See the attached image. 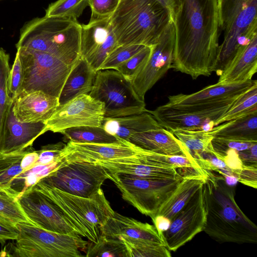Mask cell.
Returning <instances> with one entry per match:
<instances>
[{"instance_id":"6da1fadb","label":"cell","mask_w":257,"mask_h":257,"mask_svg":"<svg viewBox=\"0 0 257 257\" xmlns=\"http://www.w3.org/2000/svg\"><path fill=\"white\" fill-rule=\"evenodd\" d=\"M171 68L193 79L214 71L219 47L217 0H176Z\"/></svg>"},{"instance_id":"7a4b0ae2","label":"cell","mask_w":257,"mask_h":257,"mask_svg":"<svg viewBox=\"0 0 257 257\" xmlns=\"http://www.w3.org/2000/svg\"><path fill=\"white\" fill-rule=\"evenodd\" d=\"M206 171L203 191L206 220L203 231L220 243H256L257 227L237 205L233 187L222 176Z\"/></svg>"},{"instance_id":"3957f363","label":"cell","mask_w":257,"mask_h":257,"mask_svg":"<svg viewBox=\"0 0 257 257\" xmlns=\"http://www.w3.org/2000/svg\"><path fill=\"white\" fill-rule=\"evenodd\" d=\"M81 25L77 20L61 17H37L20 29L17 49L25 47L48 53L74 66L81 58Z\"/></svg>"},{"instance_id":"277c9868","label":"cell","mask_w":257,"mask_h":257,"mask_svg":"<svg viewBox=\"0 0 257 257\" xmlns=\"http://www.w3.org/2000/svg\"><path fill=\"white\" fill-rule=\"evenodd\" d=\"M110 22L118 45L152 46L171 21L156 0H119Z\"/></svg>"},{"instance_id":"5b68a950","label":"cell","mask_w":257,"mask_h":257,"mask_svg":"<svg viewBox=\"0 0 257 257\" xmlns=\"http://www.w3.org/2000/svg\"><path fill=\"white\" fill-rule=\"evenodd\" d=\"M219 45L214 71L220 75L236 54L257 36V0H217Z\"/></svg>"},{"instance_id":"8992f818","label":"cell","mask_w":257,"mask_h":257,"mask_svg":"<svg viewBox=\"0 0 257 257\" xmlns=\"http://www.w3.org/2000/svg\"><path fill=\"white\" fill-rule=\"evenodd\" d=\"M33 187L56 204L80 236L93 243L98 242L102 226L114 212L101 188L91 197H83L40 182Z\"/></svg>"},{"instance_id":"52a82bcc","label":"cell","mask_w":257,"mask_h":257,"mask_svg":"<svg viewBox=\"0 0 257 257\" xmlns=\"http://www.w3.org/2000/svg\"><path fill=\"white\" fill-rule=\"evenodd\" d=\"M16 226L19 234L11 246L10 256L81 257L80 250H86L88 244L80 235L52 232L26 223Z\"/></svg>"},{"instance_id":"ba28073f","label":"cell","mask_w":257,"mask_h":257,"mask_svg":"<svg viewBox=\"0 0 257 257\" xmlns=\"http://www.w3.org/2000/svg\"><path fill=\"white\" fill-rule=\"evenodd\" d=\"M17 49L23 69L21 91L41 90L59 98L74 66L48 53L25 47Z\"/></svg>"},{"instance_id":"9c48e42d","label":"cell","mask_w":257,"mask_h":257,"mask_svg":"<svg viewBox=\"0 0 257 257\" xmlns=\"http://www.w3.org/2000/svg\"><path fill=\"white\" fill-rule=\"evenodd\" d=\"M89 95L104 104V117H118L148 111L145 100L135 91L131 81L114 69L97 71Z\"/></svg>"},{"instance_id":"30bf717a","label":"cell","mask_w":257,"mask_h":257,"mask_svg":"<svg viewBox=\"0 0 257 257\" xmlns=\"http://www.w3.org/2000/svg\"><path fill=\"white\" fill-rule=\"evenodd\" d=\"M182 179L181 176L175 179L154 180L112 173L109 178L119 189L124 200L151 218Z\"/></svg>"},{"instance_id":"8fae6325","label":"cell","mask_w":257,"mask_h":257,"mask_svg":"<svg viewBox=\"0 0 257 257\" xmlns=\"http://www.w3.org/2000/svg\"><path fill=\"white\" fill-rule=\"evenodd\" d=\"M110 176V172L100 165L72 162L61 165L39 182L73 195L91 197Z\"/></svg>"},{"instance_id":"7c38bea8","label":"cell","mask_w":257,"mask_h":257,"mask_svg":"<svg viewBox=\"0 0 257 257\" xmlns=\"http://www.w3.org/2000/svg\"><path fill=\"white\" fill-rule=\"evenodd\" d=\"M256 83L252 79L238 83H216L193 93L170 95L166 104L190 111L217 109L233 103Z\"/></svg>"},{"instance_id":"4fadbf2b","label":"cell","mask_w":257,"mask_h":257,"mask_svg":"<svg viewBox=\"0 0 257 257\" xmlns=\"http://www.w3.org/2000/svg\"><path fill=\"white\" fill-rule=\"evenodd\" d=\"M104 118L103 103L81 94L57 107L45 122L46 131L61 133L73 127L102 126Z\"/></svg>"},{"instance_id":"5bb4252c","label":"cell","mask_w":257,"mask_h":257,"mask_svg":"<svg viewBox=\"0 0 257 257\" xmlns=\"http://www.w3.org/2000/svg\"><path fill=\"white\" fill-rule=\"evenodd\" d=\"M175 40L174 23L169 22L153 46L146 64L132 82L135 91L143 99L147 92L171 69Z\"/></svg>"},{"instance_id":"9a60e30c","label":"cell","mask_w":257,"mask_h":257,"mask_svg":"<svg viewBox=\"0 0 257 257\" xmlns=\"http://www.w3.org/2000/svg\"><path fill=\"white\" fill-rule=\"evenodd\" d=\"M206 220L202 185L163 232L166 247L170 251H176L203 230Z\"/></svg>"},{"instance_id":"2e32d148","label":"cell","mask_w":257,"mask_h":257,"mask_svg":"<svg viewBox=\"0 0 257 257\" xmlns=\"http://www.w3.org/2000/svg\"><path fill=\"white\" fill-rule=\"evenodd\" d=\"M145 150L120 138L118 142L109 144L69 141L61 151L60 158L61 165L72 162L94 163L140 155Z\"/></svg>"},{"instance_id":"e0dca14e","label":"cell","mask_w":257,"mask_h":257,"mask_svg":"<svg viewBox=\"0 0 257 257\" xmlns=\"http://www.w3.org/2000/svg\"><path fill=\"white\" fill-rule=\"evenodd\" d=\"M19 202L26 215L37 226L52 232L80 235L56 204L34 187L21 194Z\"/></svg>"},{"instance_id":"ac0fdd59","label":"cell","mask_w":257,"mask_h":257,"mask_svg":"<svg viewBox=\"0 0 257 257\" xmlns=\"http://www.w3.org/2000/svg\"><path fill=\"white\" fill-rule=\"evenodd\" d=\"M118 45L110 18L90 20L81 25V56L97 72L109 54Z\"/></svg>"},{"instance_id":"d6986e66","label":"cell","mask_w":257,"mask_h":257,"mask_svg":"<svg viewBox=\"0 0 257 257\" xmlns=\"http://www.w3.org/2000/svg\"><path fill=\"white\" fill-rule=\"evenodd\" d=\"M232 104L219 109L203 111H186L165 104L148 111L161 126L170 132L180 130L207 131L214 126V122Z\"/></svg>"},{"instance_id":"ffe728a7","label":"cell","mask_w":257,"mask_h":257,"mask_svg":"<svg viewBox=\"0 0 257 257\" xmlns=\"http://www.w3.org/2000/svg\"><path fill=\"white\" fill-rule=\"evenodd\" d=\"M13 100V114L24 123H45L59 105V98L41 90L22 91Z\"/></svg>"},{"instance_id":"44dd1931","label":"cell","mask_w":257,"mask_h":257,"mask_svg":"<svg viewBox=\"0 0 257 257\" xmlns=\"http://www.w3.org/2000/svg\"><path fill=\"white\" fill-rule=\"evenodd\" d=\"M146 151L145 150L142 154L138 156L94 163L101 165L112 173L128 174L145 179L164 180L181 176L175 167L148 163L144 157Z\"/></svg>"},{"instance_id":"7402d4cb","label":"cell","mask_w":257,"mask_h":257,"mask_svg":"<svg viewBox=\"0 0 257 257\" xmlns=\"http://www.w3.org/2000/svg\"><path fill=\"white\" fill-rule=\"evenodd\" d=\"M101 233L102 236L107 238L127 237L166 246L164 237L159 234L154 225L139 221L115 212L102 226Z\"/></svg>"},{"instance_id":"603a6c76","label":"cell","mask_w":257,"mask_h":257,"mask_svg":"<svg viewBox=\"0 0 257 257\" xmlns=\"http://www.w3.org/2000/svg\"><path fill=\"white\" fill-rule=\"evenodd\" d=\"M128 141L142 149L158 154L192 156L171 132L162 127L135 134Z\"/></svg>"},{"instance_id":"cb8c5ba5","label":"cell","mask_w":257,"mask_h":257,"mask_svg":"<svg viewBox=\"0 0 257 257\" xmlns=\"http://www.w3.org/2000/svg\"><path fill=\"white\" fill-rule=\"evenodd\" d=\"M257 71V36L234 56L219 75L218 83H232L252 79Z\"/></svg>"},{"instance_id":"d4e9b609","label":"cell","mask_w":257,"mask_h":257,"mask_svg":"<svg viewBox=\"0 0 257 257\" xmlns=\"http://www.w3.org/2000/svg\"><path fill=\"white\" fill-rule=\"evenodd\" d=\"M46 132L45 123L19 122L13 114L12 109L7 122V136L1 154L18 152L32 146L34 142Z\"/></svg>"},{"instance_id":"484cf974","label":"cell","mask_w":257,"mask_h":257,"mask_svg":"<svg viewBox=\"0 0 257 257\" xmlns=\"http://www.w3.org/2000/svg\"><path fill=\"white\" fill-rule=\"evenodd\" d=\"M102 126L111 135L127 141L135 134L162 127L148 111L122 117H104Z\"/></svg>"},{"instance_id":"4316f807","label":"cell","mask_w":257,"mask_h":257,"mask_svg":"<svg viewBox=\"0 0 257 257\" xmlns=\"http://www.w3.org/2000/svg\"><path fill=\"white\" fill-rule=\"evenodd\" d=\"M206 171L203 173H196L183 177L178 187L161 205L156 215H161L171 221L182 209L196 192L203 185Z\"/></svg>"},{"instance_id":"83f0119b","label":"cell","mask_w":257,"mask_h":257,"mask_svg":"<svg viewBox=\"0 0 257 257\" xmlns=\"http://www.w3.org/2000/svg\"><path fill=\"white\" fill-rule=\"evenodd\" d=\"M97 72L81 57L74 65L61 90L59 105L81 94H89L95 82Z\"/></svg>"},{"instance_id":"f1b7e54d","label":"cell","mask_w":257,"mask_h":257,"mask_svg":"<svg viewBox=\"0 0 257 257\" xmlns=\"http://www.w3.org/2000/svg\"><path fill=\"white\" fill-rule=\"evenodd\" d=\"M208 131L215 138L257 143V113L224 122Z\"/></svg>"},{"instance_id":"f546056e","label":"cell","mask_w":257,"mask_h":257,"mask_svg":"<svg viewBox=\"0 0 257 257\" xmlns=\"http://www.w3.org/2000/svg\"><path fill=\"white\" fill-rule=\"evenodd\" d=\"M10 69V55L3 48H0V154L6 140L7 122L13 103L8 84Z\"/></svg>"},{"instance_id":"4dcf8cb0","label":"cell","mask_w":257,"mask_h":257,"mask_svg":"<svg viewBox=\"0 0 257 257\" xmlns=\"http://www.w3.org/2000/svg\"><path fill=\"white\" fill-rule=\"evenodd\" d=\"M21 194V192L11 187H0V222L14 226L20 223L34 225L26 215L20 204Z\"/></svg>"},{"instance_id":"1f68e13d","label":"cell","mask_w":257,"mask_h":257,"mask_svg":"<svg viewBox=\"0 0 257 257\" xmlns=\"http://www.w3.org/2000/svg\"><path fill=\"white\" fill-rule=\"evenodd\" d=\"M61 134L66 140L75 143L109 144L119 140V138L108 133L102 126L73 127L66 129Z\"/></svg>"},{"instance_id":"d6a6232c","label":"cell","mask_w":257,"mask_h":257,"mask_svg":"<svg viewBox=\"0 0 257 257\" xmlns=\"http://www.w3.org/2000/svg\"><path fill=\"white\" fill-rule=\"evenodd\" d=\"M254 113H257V83L240 95L213 125Z\"/></svg>"},{"instance_id":"836d02e7","label":"cell","mask_w":257,"mask_h":257,"mask_svg":"<svg viewBox=\"0 0 257 257\" xmlns=\"http://www.w3.org/2000/svg\"><path fill=\"white\" fill-rule=\"evenodd\" d=\"M61 165V161L46 165H36L16 176L12 180L10 187L22 194L27 189L35 186L42 179L58 169Z\"/></svg>"},{"instance_id":"e575fe53","label":"cell","mask_w":257,"mask_h":257,"mask_svg":"<svg viewBox=\"0 0 257 257\" xmlns=\"http://www.w3.org/2000/svg\"><path fill=\"white\" fill-rule=\"evenodd\" d=\"M123 243L127 257H170V250L165 246L127 237L118 238Z\"/></svg>"},{"instance_id":"d590c367","label":"cell","mask_w":257,"mask_h":257,"mask_svg":"<svg viewBox=\"0 0 257 257\" xmlns=\"http://www.w3.org/2000/svg\"><path fill=\"white\" fill-rule=\"evenodd\" d=\"M191 155L207 151L212 146L214 137L207 131L180 130L171 132Z\"/></svg>"},{"instance_id":"8d00e7d4","label":"cell","mask_w":257,"mask_h":257,"mask_svg":"<svg viewBox=\"0 0 257 257\" xmlns=\"http://www.w3.org/2000/svg\"><path fill=\"white\" fill-rule=\"evenodd\" d=\"M87 6L88 0H57L48 6L45 16L77 20Z\"/></svg>"},{"instance_id":"74e56055","label":"cell","mask_w":257,"mask_h":257,"mask_svg":"<svg viewBox=\"0 0 257 257\" xmlns=\"http://www.w3.org/2000/svg\"><path fill=\"white\" fill-rule=\"evenodd\" d=\"M86 249L87 257H127L126 248L118 238H107L101 236L98 242H91Z\"/></svg>"},{"instance_id":"f35d334b","label":"cell","mask_w":257,"mask_h":257,"mask_svg":"<svg viewBox=\"0 0 257 257\" xmlns=\"http://www.w3.org/2000/svg\"><path fill=\"white\" fill-rule=\"evenodd\" d=\"M26 149L13 153L0 154L1 187H11L12 180L23 172L21 162Z\"/></svg>"},{"instance_id":"ab89813d","label":"cell","mask_w":257,"mask_h":257,"mask_svg":"<svg viewBox=\"0 0 257 257\" xmlns=\"http://www.w3.org/2000/svg\"><path fill=\"white\" fill-rule=\"evenodd\" d=\"M152 46H145L131 58L120 64L114 70L131 81L136 77L146 64L152 52Z\"/></svg>"},{"instance_id":"60d3db41","label":"cell","mask_w":257,"mask_h":257,"mask_svg":"<svg viewBox=\"0 0 257 257\" xmlns=\"http://www.w3.org/2000/svg\"><path fill=\"white\" fill-rule=\"evenodd\" d=\"M145 46H146L139 44L118 46L107 56L99 70L115 69L118 66L131 58Z\"/></svg>"},{"instance_id":"b9f144b4","label":"cell","mask_w":257,"mask_h":257,"mask_svg":"<svg viewBox=\"0 0 257 257\" xmlns=\"http://www.w3.org/2000/svg\"><path fill=\"white\" fill-rule=\"evenodd\" d=\"M119 0H88L91 15L90 20L110 18Z\"/></svg>"},{"instance_id":"7bdbcfd3","label":"cell","mask_w":257,"mask_h":257,"mask_svg":"<svg viewBox=\"0 0 257 257\" xmlns=\"http://www.w3.org/2000/svg\"><path fill=\"white\" fill-rule=\"evenodd\" d=\"M23 80L22 66L19 56L16 53L14 64L10 69L8 78L9 91L13 100L20 92Z\"/></svg>"},{"instance_id":"ee69618b","label":"cell","mask_w":257,"mask_h":257,"mask_svg":"<svg viewBox=\"0 0 257 257\" xmlns=\"http://www.w3.org/2000/svg\"><path fill=\"white\" fill-rule=\"evenodd\" d=\"M65 145L62 142H59L42 146L38 150L39 156L35 165H46L61 161L60 155Z\"/></svg>"},{"instance_id":"f6af8a7d","label":"cell","mask_w":257,"mask_h":257,"mask_svg":"<svg viewBox=\"0 0 257 257\" xmlns=\"http://www.w3.org/2000/svg\"><path fill=\"white\" fill-rule=\"evenodd\" d=\"M255 143H257L238 141L215 137H214L212 141L214 150L220 155H224L229 149H233L237 152L242 151L249 148Z\"/></svg>"},{"instance_id":"bcb514c9","label":"cell","mask_w":257,"mask_h":257,"mask_svg":"<svg viewBox=\"0 0 257 257\" xmlns=\"http://www.w3.org/2000/svg\"><path fill=\"white\" fill-rule=\"evenodd\" d=\"M237 177L238 182L242 184L257 188V165H244L241 168L233 171Z\"/></svg>"},{"instance_id":"7dc6e473","label":"cell","mask_w":257,"mask_h":257,"mask_svg":"<svg viewBox=\"0 0 257 257\" xmlns=\"http://www.w3.org/2000/svg\"><path fill=\"white\" fill-rule=\"evenodd\" d=\"M213 153L223 161L232 172L241 169L243 165L238 156V152L235 150L229 149L224 155H220L213 150Z\"/></svg>"},{"instance_id":"c3c4849f","label":"cell","mask_w":257,"mask_h":257,"mask_svg":"<svg viewBox=\"0 0 257 257\" xmlns=\"http://www.w3.org/2000/svg\"><path fill=\"white\" fill-rule=\"evenodd\" d=\"M19 234L16 226L0 222V243H4L7 240H16Z\"/></svg>"},{"instance_id":"681fc988","label":"cell","mask_w":257,"mask_h":257,"mask_svg":"<svg viewBox=\"0 0 257 257\" xmlns=\"http://www.w3.org/2000/svg\"><path fill=\"white\" fill-rule=\"evenodd\" d=\"M237 152L244 165H257V143L246 150Z\"/></svg>"},{"instance_id":"f907efd6","label":"cell","mask_w":257,"mask_h":257,"mask_svg":"<svg viewBox=\"0 0 257 257\" xmlns=\"http://www.w3.org/2000/svg\"><path fill=\"white\" fill-rule=\"evenodd\" d=\"M38 156V151L34 150L32 146L26 148V152L21 162L23 172L30 169L35 165Z\"/></svg>"},{"instance_id":"816d5d0a","label":"cell","mask_w":257,"mask_h":257,"mask_svg":"<svg viewBox=\"0 0 257 257\" xmlns=\"http://www.w3.org/2000/svg\"><path fill=\"white\" fill-rule=\"evenodd\" d=\"M152 219L159 234L164 237L163 232L169 229L171 220L161 215H156Z\"/></svg>"},{"instance_id":"f5cc1de1","label":"cell","mask_w":257,"mask_h":257,"mask_svg":"<svg viewBox=\"0 0 257 257\" xmlns=\"http://www.w3.org/2000/svg\"><path fill=\"white\" fill-rule=\"evenodd\" d=\"M167 12L170 21L174 22L176 0H156Z\"/></svg>"},{"instance_id":"db71d44e","label":"cell","mask_w":257,"mask_h":257,"mask_svg":"<svg viewBox=\"0 0 257 257\" xmlns=\"http://www.w3.org/2000/svg\"><path fill=\"white\" fill-rule=\"evenodd\" d=\"M7 253L4 249L0 251V257L7 256Z\"/></svg>"}]
</instances>
